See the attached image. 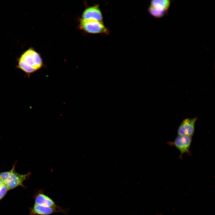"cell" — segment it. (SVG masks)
I'll list each match as a JSON object with an SVG mask.
<instances>
[{
    "mask_svg": "<svg viewBox=\"0 0 215 215\" xmlns=\"http://www.w3.org/2000/svg\"><path fill=\"white\" fill-rule=\"evenodd\" d=\"M15 67L24 72L28 78L44 65L40 54L32 47H29L17 57Z\"/></svg>",
    "mask_w": 215,
    "mask_h": 215,
    "instance_id": "obj_1",
    "label": "cell"
},
{
    "mask_svg": "<svg viewBox=\"0 0 215 215\" xmlns=\"http://www.w3.org/2000/svg\"><path fill=\"white\" fill-rule=\"evenodd\" d=\"M29 173L21 174L16 172L14 167L9 171L0 173V179L8 190L22 185L23 182L29 176Z\"/></svg>",
    "mask_w": 215,
    "mask_h": 215,
    "instance_id": "obj_2",
    "label": "cell"
},
{
    "mask_svg": "<svg viewBox=\"0 0 215 215\" xmlns=\"http://www.w3.org/2000/svg\"><path fill=\"white\" fill-rule=\"evenodd\" d=\"M192 141V137L186 136H177L173 141L168 142L167 144L169 146L175 147L179 151V158L182 159L185 153L192 156L190 150Z\"/></svg>",
    "mask_w": 215,
    "mask_h": 215,
    "instance_id": "obj_3",
    "label": "cell"
},
{
    "mask_svg": "<svg viewBox=\"0 0 215 215\" xmlns=\"http://www.w3.org/2000/svg\"><path fill=\"white\" fill-rule=\"evenodd\" d=\"M79 27L81 30L90 33H107L108 32L103 22L93 19L84 20L81 19Z\"/></svg>",
    "mask_w": 215,
    "mask_h": 215,
    "instance_id": "obj_4",
    "label": "cell"
},
{
    "mask_svg": "<svg viewBox=\"0 0 215 215\" xmlns=\"http://www.w3.org/2000/svg\"><path fill=\"white\" fill-rule=\"evenodd\" d=\"M197 117L188 118L184 119L179 126L177 136H186L192 137L195 132V125Z\"/></svg>",
    "mask_w": 215,
    "mask_h": 215,
    "instance_id": "obj_5",
    "label": "cell"
},
{
    "mask_svg": "<svg viewBox=\"0 0 215 215\" xmlns=\"http://www.w3.org/2000/svg\"><path fill=\"white\" fill-rule=\"evenodd\" d=\"M81 19H93L103 22L102 14L98 5L86 8L82 14Z\"/></svg>",
    "mask_w": 215,
    "mask_h": 215,
    "instance_id": "obj_6",
    "label": "cell"
},
{
    "mask_svg": "<svg viewBox=\"0 0 215 215\" xmlns=\"http://www.w3.org/2000/svg\"><path fill=\"white\" fill-rule=\"evenodd\" d=\"M61 212L64 213L66 211L62 209L47 207L34 204L32 210L33 214L38 215H49L55 213Z\"/></svg>",
    "mask_w": 215,
    "mask_h": 215,
    "instance_id": "obj_7",
    "label": "cell"
},
{
    "mask_svg": "<svg viewBox=\"0 0 215 215\" xmlns=\"http://www.w3.org/2000/svg\"><path fill=\"white\" fill-rule=\"evenodd\" d=\"M35 204L41 205L57 208H61L57 206L51 198L43 192H40L35 197Z\"/></svg>",
    "mask_w": 215,
    "mask_h": 215,
    "instance_id": "obj_8",
    "label": "cell"
},
{
    "mask_svg": "<svg viewBox=\"0 0 215 215\" xmlns=\"http://www.w3.org/2000/svg\"><path fill=\"white\" fill-rule=\"evenodd\" d=\"M171 1L170 0H153L151 1L150 6L157 10L168 13Z\"/></svg>",
    "mask_w": 215,
    "mask_h": 215,
    "instance_id": "obj_9",
    "label": "cell"
},
{
    "mask_svg": "<svg viewBox=\"0 0 215 215\" xmlns=\"http://www.w3.org/2000/svg\"><path fill=\"white\" fill-rule=\"evenodd\" d=\"M149 12L153 16L160 18L164 16L168 13L165 12L160 11L156 10L152 7L150 6L148 10Z\"/></svg>",
    "mask_w": 215,
    "mask_h": 215,
    "instance_id": "obj_10",
    "label": "cell"
},
{
    "mask_svg": "<svg viewBox=\"0 0 215 215\" xmlns=\"http://www.w3.org/2000/svg\"><path fill=\"white\" fill-rule=\"evenodd\" d=\"M8 189L7 186L3 183L0 187V199L6 194Z\"/></svg>",
    "mask_w": 215,
    "mask_h": 215,
    "instance_id": "obj_11",
    "label": "cell"
},
{
    "mask_svg": "<svg viewBox=\"0 0 215 215\" xmlns=\"http://www.w3.org/2000/svg\"><path fill=\"white\" fill-rule=\"evenodd\" d=\"M3 183L1 181L0 179V187Z\"/></svg>",
    "mask_w": 215,
    "mask_h": 215,
    "instance_id": "obj_12",
    "label": "cell"
}]
</instances>
